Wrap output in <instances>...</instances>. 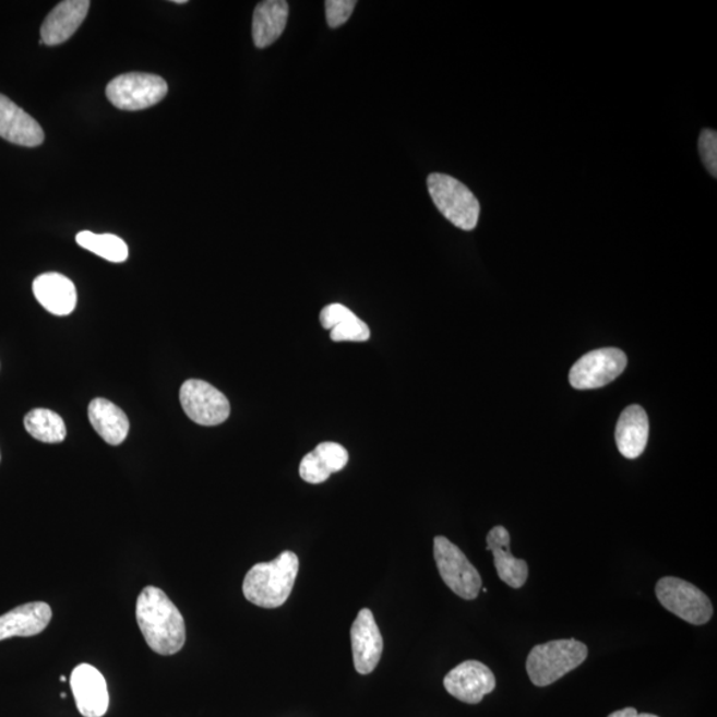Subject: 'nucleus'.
<instances>
[{"label":"nucleus","instance_id":"f257e3e1","mask_svg":"<svg viewBox=\"0 0 717 717\" xmlns=\"http://www.w3.org/2000/svg\"><path fill=\"white\" fill-rule=\"evenodd\" d=\"M136 619L141 633L153 652L175 655L186 645V621L162 588L148 586L141 591Z\"/></svg>","mask_w":717,"mask_h":717},{"label":"nucleus","instance_id":"f03ea898","mask_svg":"<svg viewBox=\"0 0 717 717\" xmlns=\"http://www.w3.org/2000/svg\"><path fill=\"white\" fill-rule=\"evenodd\" d=\"M299 558L286 550L272 562L256 563L243 581V596L250 604L263 609H277L285 605L296 584Z\"/></svg>","mask_w":717,"mask_h":717},{"label":"nucleus","instance_id":"7ed1b4c3","mask_svg":"<svg viewBox=\"0 0 717 717\" xmlns=\"http://www.w3.org/2000/svg\"><path fill=\"white\" fill-rule=\"evenodd\" d=\"M587 654L586 645L579 641H551L531 649L526 671L533 684L547 688L584 664Z\"/></svg>","mask_w":717,"mask_h":717},{"label":"nucleus","instance_id":"20e7f679","mask_svg":"<svg viewBox=\"0 0 717 717\" xmlns=\"http://www.w3.org/2000/svg\"><path fill=\"white\" fill-rule=\"evenodd\" d=\"M428 192L443 216L456 228L474 230L480 218V202L463 182L452 176L432 174L427 180Z\"/></svg>","mask_w":717,"mask_h":717},{"label":"nucleus","instance_id":"39448f33","mask_svg":"<svg viewBox=\"0 0 717 717\" xmlns=\"http://www.w3.org/2000/svg\"><path fill=\"white\" fill-rule=\"evenodd\" d=\"M433 555L441 578L453 593L467 600L478 597L482 586L481 575L455 543L443 536L434 538Z\"/></svg>","mask_w":717,"mask_h":717},{"label":"nucleus","instance_id":"423d86ee","mask_svg":"<svg viewBox=\"0 0 717 717\" xmlns=\"http://www.w3.org/2000/svg\"><path fill=\"white\" fill-rule=\"evenodd\" d=\"M655 593L665 609L695 626H702L713 618L714 608L709 598L701 588L688 581L676 577L661 578Z\"/></svg>","mask_w":717,"mask_h":717},{"label":"nucleus","instance_id":"0eeeda50","mask_svg":"<svg viewBox=\"0 0 717 717\" xmlns=\"http://www.w3.org/2000/svg\"><path fill=\"white\" fill-rule=\"evenodd\" d=\"M168 95V84L153 73L131 72L110 80L107 97L116 108L141 110L156 106Z\"/></svg>","mask_w":717,"mask_h":717},{"label":"nucleus","instance_id":"6e6552de","mask_svg":"<svg viewBox=\"0 0 717 717\" xmlns=\"http://www.w3.org/2000/svg\"><path fill=\"white\" fill-rule=\"evenodd\" d=\"M626 354L618 348H600L588 352L572 367L569 380L575 390H597L626 370Z\"/></svg>","mask_w":717,"mask_h":717},{"label":"nucleus","instance_id":"1a4fd4ad","mask_svg":"<svg viewBox=\"0 0 717 717\" xmlns=\"http://www.w3.org/2000/svg\"><path fill=\"white\" fill-rule=\"evenodd\" d=\"M180 402L188 418L200 426L223 425L230 415L228 397L204 380H187L180 390Z\"/></svg>","mask_w":717,"mask_h":717},{"label":"nucleus","instance_id":"9d476101","mask_svg":"<svg viewBox=\"0 0 717 717\" xmlns=\"http://www.w3.org/2000/svg\"><path fill=\"white\" fill-rule=\"evenodd\" d=\"M444 688L457 701L478 704L495 689L494 673L478 660H467L450 671Z\"/></svg>","mask_w":717,"mask_h":717},{"label":"nucleus","instance_id":"9b49d317","mask_svg":"<svg viewBox=\"0 0 717 717\" xmlns=\"http://www.w3.org/2000/svg\"><path fill=\"white\" fill-rule=\"evenodd\" d=\"M355 670L369 676L375 670L383 654V636L370 609L359 611L351 628Z\"/></svg>","mask_w":717,"mask_h":717},{"label":"nucleus","instance_id":"f8f14e48","mask_svg":"<svg viewBox=\"0 0 717 717\" xmlns=\"http://www.w3.org/2000/svg\"><path fill=\"white\" fill-rule=\"evenodd\" d=\"M71 689L79 713L84 717H101L107 714L109 694L106 679L91 665H80L72 671Z\"/></svg>","mask_w":717,"mask_h":717},{"label":"nucleus","instance_id":"ddd939ff","mask_svg":"<svg viewBox=\"0 0 717 717\" xmlns=\"http://www.w3.org/2000/svg\"><path fill=\"white\" fill-rule=\"evenodd\" d=\"M0 138L12 144L35 148L45 141V132L39 122L0 94Z\"/></svg>","mask_w":717,"mask_h":717},{"label":"nucleus","instance_id":"4468645a","mask_svg":"<svg viewBox=\"0 0 717 717\" xmlns=\"http://www.w3.org/2000/svg\"><path fill=\"white\" fill-rule=\"evenodd\" d=\"M91 8L88 0H65L47 15L41 24L43 45L58 46L72 38L87 16Z\"/></svg>","mask_w":717,"mask_h":717},{"label":"nucleus","instance_id":"2eb2a0df","mask_svg":"<svg viewBox=\"0 0 717 717\" xmlns=\"http://www.w3.org/2000/svg\"><path fill=\"white\" fill-rule=\"evenodd\" d=\"M487 549L493 553L494 566L502 582L513 588H519L526 584L529 575L528 563L512 554L511 535L504 526H494L488 533Z\"/></svg>","mask_w":717,"mask_h":717},{"label":"nucleus","instance_id":"dca6fc26","mask_svg":"<svg viewBox=\"0 0 717 717\" xmlns=\"http://www.w3.org/2000/svg\"><path fill=\"white\" fill-rule=\"evenodd\" d=\"M35 298L53 315H70L76 308L77 292L72 280L59 273H46L34 280Z\"/></svg>","mask_w":717,"mask_h":717},{"label":"nucleus","instance_id":"f3484780","mask_svg":"<svg viewBox=\"0 0 717 717\" xmlns=\"http://www.w3.org/2000/svg\"><path fill=\"white\" fill-rule=\"evenodd\" d=\"M51 618L52 610L45 602L22 605L0 617V641L38 635L50 624Z\"/></svg>","mask_w":717,"mask_h":717},{"label":"nucleus","instance_id":"a211bd4d","mask_svg":"<svg viewBox=\"0 0 717 717\" xmlns=\"http://www.w3.org/2000/svg\"><path fill=\"white\" fill-rule=\"evenodd\" d=\"M649 425L646 410L630 406L623 410L616 428L619 452L626 458H636L646 450Z\"/></svg>","mask_w":717,"mask_h":717},{"label":"nucleus","instance_id":"6ab92c4d","mask_svg":"<svg viewBox=\"0 0 717 717\" xmlns=\"http://www.w3.org/2000/svg\"><path fill=\"white\" fill-rule=\"evenodd\" d=\"M289 20V3L265 0L256 5L253 16V40L256 48H266L280 38Z\"/></svg>","mask_w":717,"mask_h":717},{"label":"nucleus","instance_id":"aec40b11","mask_svg":"<svg viewBox=\"0 0 717 717\" xmlns=\"http://www.w3.org/2000/svg\"><path fill=\"white\" fill-rule=\"evenodd\" d=\"M92 427L109 445H120L130 432V420L122 409L107 398H95L88 407Z\"/></svg>","mask_w":717,"mask_h":717},{"label":"nucleus","instance_id":"412c9836","mask_svg":"<svg viewBox=\"0 0 717 717\" xmlns=\"http://www.w3.org/2000/svg\"><path fill=\"white\" fill-rule=\"evenodd\" d=\"M24 427L27 432L41 443L58 444L67 437V428L63 419L53 410L38 408L33 409L24 418Z\"/></svg>","mask_w":717,"mask_h":717},{"label":"nucleus","instance_id":"4be33fe9","mask_svg":"<svg viewBox=\"0 0 717 717\" xmlns=\"http://www.w3.org/2000/svg\"><path fill=\"white\" fill-rule=\"evenodd\" d=\"M76 242L80 247L109 262L120 263L128 259L127 243L113 235H95V232L82 231L79 232Z\"/></svg>","mask_w":717,"mask_h":717},{"label":"nucleus","instance_id":"5701e85b","mask_svg":"<svg viewBox=\"0 0 717 717\" xmlns=\"http://www.w3.org/2000/svg\"><path fill=\"white\" fill-rule=\"evenodd\" d=\"M371 336L370 327L357 315H349L338 326L331 330V340L333 342H366Z\"/></svg>","mask_w":717,"mask_h":717},{"label":"nucleus","instance_id":"b1692460","mask_svg":"<svg viewBox=\"0 0 717 717\" xmlns=\"http://www.w3.org/2000/svg\"><path fill=\"white\" fill-rule=\"evenodd\" d=\"M314 452L322 459L323 464L326 465L331 475L340 471L348 464L349 456L347 450L338 443H333V441L319 444Z\"/></svg>","mask_w":717,"mask_h":717},{"label":"nucleus","instance_id":"393cba45","mask_svg":"<svg viewBox=\"0 0 717 717\" xmlns=\"http://www.w3.org/2000/svg\"><path fill=\"white\" fill-rule=\"evenodd\" d=\"M299 475L306 482L322 483L328 480L331 471L318 457L316 453L312 451L300 462Z\"/></svg>","mask_w":717,"mask_h":717},{"label":"nucleus","instance_id":"a878e982","mask_svg":"<svg viewBox=\"0 0 717 717\" xmlns=\"http://www.w3.org/2000/svg\"><path fill=\"white\" fill-rule=\"evenodd\" d=\"M698 155L713 177L717 176V134L713 130H704L698 136Z\"/></svg>","mask_w":717,"mask_h":717},{"label":"nucleus","instance_id":"bb28decb","mask_svg":"<svg viewBox=\"0 0 717 717\" xmlns=\"http://www.w3.org/2000/svg\"><path fill=\"white\" fill-rule=\"evenodd\" d=\"M358 3L355 0H327L324 3L326 9V21L331 28H338L348 22Z\"/></svg>","mask_w":717,"mask_h":717},{"label":"nucleus","instance_id":"cd10ccee","mask_svg":"<svg viewBox=\"0 0 717 717\" xmlns=\"http://www.w3.org/2000/svg\"><path fill=\"white\" fill-rule=\"evenodd\" d=\"M352 314L354 312L346 308V306L340 303L328 304L321 312V323L323 328L333 330Z\"/></svg>","mask_w":717,"mask_h":717},{"label":"nucleus","instance_id":"c85d7f7f","mask_svg":"<svg viewBox=\"0 0 717 717\" xmlns=\"http://www.w3.org/2000/svg\"><path fill=\"white\" fill-rule=\"evenodd\" d=\"M609 717H659V716L653 714H640L635 708L629 707V708L616 710V713H612Z\"/></svg>","mask_w":717,"mask_h":717},{"label":"nucleus","instance_id":"c756f323","mask_svg":"<svg viewBox=\"0 0 717 717\" xmlns=\"http://www.w3.org/2000/svg\"><path fill=\"white\" fill-rule=\"evenodd\" d=\"M174 3H176V4H187L188 0H174Z\"/></svg>","mask_w":717,"mask_h":717},{"label":"nucleus","instance_id":"7c9ffc66","mask_svg":"<svg viewBox=\"0 0 717 717\" xmlns=\"http://www.w3.org/2000/svg\"><path fill=\"white\" fill-rule=\"evenodd\" d=\"M60 682H63V683L67 682V678H65L64 676L61 677V678H60Z\"/></svg>","mask_w":717,"mask_h":717}]
</instances>
